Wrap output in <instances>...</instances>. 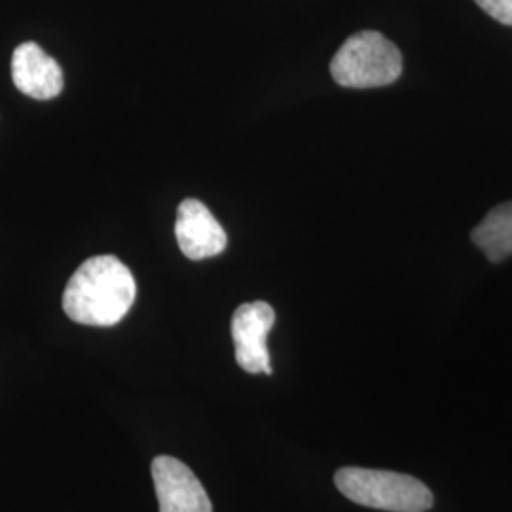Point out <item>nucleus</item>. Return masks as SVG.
<instances>
[{"label":"nucleus","instance_id":"obj_8","mask_svg":"<svg viewBox=\"0 0 512 512\" xmlns=\"http://www.w3.org/2000/svg\"><path fill=\"white\" fill-rule=\"evenodd\" d=\"M471 238L492 262L512 256V202L494 207L476 226Z\"/></svg>","mask_w":512,"mask_h":512},{"label":"nucleus","instance_id":"obj_3","mask_svg":"<svg viewBox=\"0 0 512 512\" xmlns=\"http://www.w3.org/2000/svg\"><path fill=\"white\" fill-rule=\"evenodd\" d=\"M336 488L349 501L389 512H427L433 507L431 490L414 476L344 467L334 476Z\"/></svg>","mask_w":512,"mask_h":512},{"label":"nucleus","instance_id":"obj_4","mask_svg":"<svg viewBox=\"0 0 512 512\" xmlns=\"http://www.w3.org/2000/svg\"><path fill=\"white\" fill-rule=\"evenodd\" d=\"M275 323V311L268 302L241 304L232 317V338L238 365L249 374H272L268 353V332Z\"/></svg>","mask_w":512,"mask_h":512},{"label":"nucleus","instance_id":"obj_1","mask_svg":"<svg viewBox=\"0 0 512 512\" xmlns=\"http://www.w3.org/2000/svg\"><path fill=\"white\" fill-rule=\"evenodd\" d=\"M135 296V277L120 258L93 256L69 279L63 293V310L74 323L112 327L128 315Z\"/></svg>","mask_w":512,"mask_h":512},{"label":"nucleus","instance_id":"obj_5","mask_svg":"<svg viewBox=\"0 0 512 512\" xmlns=\"http://www.w3.org/2000/svg\"><path fill=\"white\" fill-rule=\"evenodd\" d=\"M152 478L160 512H213L202 482L183 461L158 456L152 461Z\"/></svg>","mask_w":512,"mask_h":512},{"label":"nucleus","instance_id":"obj_9","mask_svg":"<svg viewBox=\"0 0 512 512\" xmlns=\"http://www.w3.org/2000/svg\"><path fill=\"white\" fill-rule=\"evenodd\" d=\"M475 2L495 21L512 27V0H475Z\"/></svg>","mask_w":512,"mask_h":512},{"label":"nucleus","instance_id":"obj_7","mask_svg":"<svg viewBox=\"0 0 512 512\" xmlns=\"http://www.w3.org/2000/svg\"><path fill=\"white\" fill-rule=\"evenodd\" d=\"M12 80L19 92L48 101L63 92V69L37 42H23L12 55Z\"/></svg>","mask_w":512,"mask_h":512},{"label":"nucleus","instance_id":"obj_6","mask_svg":"<svg viewBox=\"0 0 512 512\" xmlns=\"http://www.w3.org/2000/svg\"><path fill=\"white\" fill-rule=\"evenodd\" d=\"M175 236L179 249L190 260L220 255L228 245V236L219 220L198 200H184L179 205Z\"/></svg>","mask_w":512,"mask_h":512},{"label":"nucleus","instance_id":"obj_2","mask_svg":"<svg viewBox=\"0 0 512 512\" xmlns=\"http://www.w3.org/2000/svg\"><path fill=\"white\" fill-rule=\"evenodd\" d=\"M336 84L351 90L384 88L403 74V55L382 33L361 31L342 44L330 61Z\"/></svg>","mask_w":512,"mask_h":512}]
</instances>
